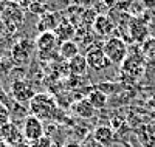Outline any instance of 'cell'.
Returning a JSON list of instances; mask_svg holds the SVG:
<instances>
[{"label": "cell", "instance_id": "6da1fadb", "mask_svg": "<svg viewBox=\"0 0 155 147\" xmlns=\"http://www.w3.org/2000/svg\"><path fill=\"white\" fill-rule=\"evenodd\" d=\"M28 110L31 116H36L41 121H51L58 116L59 112L54 98L47 93H36L28 105Z\"/></svg>", "mask_w": 155, "mask_h": 147}, {"label": "cell", "instance_id": "7a4b0ae2", "mask_svg": "<svg viewBox=\"0 0 155 147\" xmlns=\"http://www.w3.org/2000/svg\"><path fill=\"white\" fill-rule=\"evenodd\" d=\"M102 51H104L106 57L113 65H123L124 60L129 56V47L123 37L110 36L102 42Z\"/></svg>", "mask_w": 155, "mask_h": 147}, {"label": "cell", "instance_id": "3957f363", "mask_svg": "<svg viewBox=\"0 0 155 147\" xmlns=\"http://www.w3.org/2000/svg\"><path fill=\"white\" fill-rule=\"evenodd\" d=\"M34 95H36L34 88L27 81H17V82L9 84V98L14 99L19 104H22V105H25V107L30 105Z\"/></svg>", "mask_w": 155, "mask_h": 147}, {"label": "cell", "instance_id": "277c9868", "mask_svg": "<svg viewBox=\"0 0 155 147\" xmlns=\"http://www.w3.org/2000/svg\"><path fill=\"white\" fill-rule=\"evenodd\" d=\"M85 60L90 70H95V71H102V70H107L109 67L112 65L109 62V59L106 57L104 51H102L101 45H90L85 51Z\"/></svg>", "mask_w": 155, "mask_h": 147}, {"label": "cell", "instance_id": "5b68a950", "mask_svg": "<svg viewBox=\"0 0 155 147\" xmlns=\"http://www.w3.org/2000/svg\"><path fill=\"white\" fill-rule=\"evenodd\" d=\"M22 132H23V138L27 139L30 144L37 141V139H41L42 136H45L42 121H41V119H37L36 116H31V115L23 121Z\"/></svg>", "mask_w": 155, "mask_h": 147}, {"label": "cell", "instance_id": "8992f818", "mask_svg": "<svg viewBox=\"0 0 155 147\" xmlns=\"http://www.w3.org/2000/svg\"><path fill=\"white\" fill-rule=\"evenodd\" d=\"M36 48L39 51V54H53L56 53L58 48V34L53 31H45L39 33L36 39Z\"/></svg>", "mask_w": 155, "mask_h": 147}, {"label": "cell", "instance_id": "52a82bcc", "mask_svg": "<svg viewBox=\"0 0 155 147\" xmlns=\"http://www.w3.org/2000/svg\"><path fill=\"white\" fill-rule=\"evenodd\" d=\"M127 26H129V37H130V41L144 44L149 39V34H150L149 28L141 17H130Z\"/></svg>", "mask_w": 155, "mask_h": 147}, {"label": "cell", "instance_id": "ba28073f", "mask_svg": "<svg viewBox=\"0 0 155 147\" xmlns=\"http://www.w3.org/2000/svg\"><path fill=\"white\" fill-rule=\"evenodd\" d=\"M0 16H2L5 23L14 25L16 28L23 23V9L20 8L19 3H8V6L5 8V11Z\"/></svg>", "mask_w": 155, "mask_h": 147}, {"label": "cell", "instance_id": "9c48e42d", "mask_svg": "<svg viewBox=\"0 0 155 147\" xmlns=\"http://www.w3.org/2000/svg\"><path fill=\"white\" fill-rule=\"evenodd\" d=\"M93 30L98 36H110L112 31L115 30V22L110 16L99 14L93 20Z\"/></svg>", "mask_w": 155, "mask_h": 147}, {"label": "cell", "instance_id": "30bf717a", "mask_svg": "<svg viewBox=\"0 0 155 147\" xmlns=\"http://www.w3.org/2000/svg\"><path fill=\"white\" fill-rule=\"evenodd\" d=\"M31 56L30 53L22 48L17 42L14 45H11V50H9V59L12 60V64H14L16 67H23V65H28L30 60H31Z\"/></svg>", "mask_w": 155, "mask_h": 147}, {"label": "cell", "instance_id": "8fae6325", "mask_svg": "<svg viewBox=\"0 0 155 147\" xmlns=\"http://www.w3.org/2000/svg\"><path fill=\"white\" fill-rule=\"evenodd\" d=\"M93 138L104 147H109L113 144L115 141V133H113V129L109 127V126H98L95 130H93Z\"/></svg>", "mask_w": 155, "mask_h": 147}, {"label": "cell", "instance_id": "7c38bea8", "mask_svg": "<svg viewBox=\"0 0 155 147\" xmlns=\"http://www.w3.org/2000/svg\"><path fill=\"white\" fill-rule=\"evenodd\" d=\"M71 110L76 116H79L82 119H90V118H93L96 110L92 107V104H90L85 98L79 99V101H76L71 104Z\"/></svg>", "mask_w": 155, "mask_h": 147}, {"label": "cell", "instance_id": "4fadbf2b", "mask_svg": "<svg viewBox=\"0 0 155 147\" xmlns=\"http://www.w3.org/2000/svg\"><path fill=\"white\" fill-rule=\"evenodd\" d=\"M85 99H87L90 104H92V107H93L95 110H102V109H106L107 104H109V96L104 95L102 91H99L96 87L92 88V90L87 93Z\"/></svg>", "mask_w": 155, "mask_h": 147}, {"label": "cell", "instance_id": "5bb4252c", "mask_svg": "<svg viewBox=\"0 0 155 147\" xmlns=\"http://www.w3.org/2000/svg\"><path fill=\"white\" fill-rule=\"evenodd\" d=\"M59 53V56L64 59V60H67L70 62L71 59H74L76 56H79V45H78L74 41H64L58 50Z\"/></svg>", "mask_w": 155, "mask_h": 147}, {"label": "cell", "instance_id": "9a60e30c", "mask_svg": "<svg viewBox=\"0 0 155 147\" xmlns=\"http://www.w3.org/2000/svg\"><path fill=\"white\" fill-rule=\"evenodd\" d=\"M87 70H88V65H87L85 56H82V54L76 56L74 59H71L68 62V71H70L71 76L82 77V76L87 74Z\"/></svg>", "mask_w": 155, "mask_h": 147}, {"label": "cell", "instance_id": "2e32d148", "mask_svg": "<svg viewBox=\"0 0 155 147\" xmlns=\"http://www.w3.org/2000/svg\"><path fill=\"white\" fill-rule=\"evenodd\" d=\"M56 25H59L58 20H56V16L53 14V12H47V14H44V16L41 17V20H39L37 30H39V33L53 31V28H54Z\"/></svg>", "mask_w": 155, "mask_h": 147}, {"label": "cell", "instance_id": "e0dca14e", "mask_svg": "<svg viewBox=\"0 0 155 147\" xmlns=\"http://www.w3.org/2000/svg\"><path fill=\"white\" fill-rule=\"evenodd\" d=\"M8 79H9V82H17V81H25V68H22V67H16L14 65V68H12L8 74Z\"/></svg>", "mask_w": 155, "mask_h": 147}, {"label": "cell", "instance_id": "ac0fdd59", "mask_svg": "<svg viewBox=\"0 0 155 147\" xmlns=\"http://www.w3.org/2000/svg\"><path fill=\"white\" fill-rule=\"evenodd\" d=\"M14 68V64H12V60L9 59V57H2L0 59V76H6L8 77V74H9V71Z\"/></svg>", "mask_w": 155, "mask_h": 147}, {"label": "cell", "instance_id": "d6986e66", "mask_svg": "<svg viewBox=\"0 0 155 147\" xmlns=\"http://www.w3.org/2000/svg\"><path fill=\"white\" fill-rule=\"evenodd\" d=\"M99 91H102L104 95H107V96H110V95H113V93L118 90V85L116 84H113V82H99L98 85H95Z\"/></svg>", "mask_w": 155, "mask_h": 147}, {"label": "cell", "instance_id": "ffe728a7", "mask_svg": "<svg viewBox=\"0 0 155 147\" xmlns=\"http://www.w3.org/2000/svg\"><path fill=\"white\" fill-rule=\"evenodd\" d=\"M8 122H11V112L6 104L0 102V126L8 124Z\"/></svg>", "mask_w": 155, "mask_h": 147}, {"label": "cell", "instance_id": "44dd1931", "mask_svg": "<svg viewBox=\"0 0 155 147\" xmlns=\"http://www.w3.org/2000/svg\"><path fill=\"white\" fill-rule=\"evenodd\" d=\"M28 12H33V14H37V16H44V14H47V5H44V3H37V2H34V3H31L30 5V9H28Z\"/></svg>", "mask_w": 155, "mask_h": 147}, {"label": "cell", "instance_id": "7402d4cb", "mask_svg": "<svg viewBox=\"0 0 155 147\" xmlns=\"http://www.w3.org/2000/svg\"><path fill=\"white\" fill-rule=\"evenodd\" d=\"M81 147H104V145H101V144L93 138V135H87V136H84V139L81 141Z\"/></svg>", "mask_w": 155, "mask_h": 147}, {"label": "cell", "instance_id": "603a6c76", "mask_svg": "<svg viewBox=\"0 0 155 147\" xmlns=\"http://www.w3.org/2000/svg\"><path fill=\"white\" fill-rule=\"evenodd\" d=\"M62 147H81V142L76 141V139H68Z\"/></svg>", "mask_w": 155, "mask_h": 147}, {"label": "cell", "instance_id": "cb8c5ba5", "mask_svg": "<svg viewBox=\"0 0 155 147\" xmlns=\"http://www.w3.org/2000/svg\"><path fill=\"white\" fill-rule=\"evenodd\" d=\"M16 147H30V144H25V142H22V144H19V145H16Z\"/></svg>", "mask_w": 155, "mask_h": 147}, {"label": "cell", "instance_id": "d4e9b609", "mask_svg": "<svg viewBox=\"0 0 155 147\" xmlns=\"http://www.w3.org/2000/svg\"><path fill=\"white\" fill-rule=\"evenodd\" d=\"M0 147H8V144L6 142H0Z\"/></svg>", "mask_w": 155, "mask_h": 147}, {"label": "cell", "instance_id": "484cf974", "mask_svg": "<svg viewBox=\"0 0 155 147\" xmlns=\"http://www.w3.org/2000/svg\"><path fill=\"white\" fill-rule=\"evenodd\" d=\"M2 57H3V50L0 48V59H2Z\"/></svg>", "mask_w": 155, "mask_h": 147}, {"label": "cell", "instance_id": "4316f807", "mask_svg": "<svg viewBox=\"0 0 155 147\" xmlns=\"http://www.w3.org/2000/svg\"><path fill=\"white\" fill-rule=\"evenodd\" d=\"M0 142H3V139H2V136H0Z\"/></svg>", "mask_w": 155, "mask_h": 147}]
</instances>
